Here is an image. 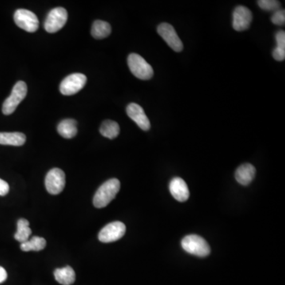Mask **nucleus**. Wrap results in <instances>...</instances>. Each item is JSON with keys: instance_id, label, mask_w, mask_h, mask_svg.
I'll return each mask as SVG.
<instances>
[{"instance_id": "18", "label": "nucleus", "mask_w": 285, "mask_h": 285, "mask_svg": "<svg viewBox=\"0 0 285 285\" xmlns=\"http://www.w3.org/2000/svg\"><path fill=\"white\" fill-rule=\"evenodd\" d=\"M111 25L106 21L97 20L92 25V34L95 39H103L110 35Z\"/></svg>"}, {"instance_id": "8", "label": "nucleus", "mask_w": 285, "mask_h": 285, "mask_svg": "<svg viewBox=\"0 0 285 285\" xmlns=\"http://www.w3.org/2000/svg\"><path fill=\"white\" fill-rule=\"evenodd\" d=\"M65 174L62 170L53 168L50 170L45 177V187L48 192L53 195H57L64 190L66 184Z\"/></svg>"}, {"instance_id": "7", "label": "nucleus", "mask_w": 285, "mask_h": 285, "mask_svg": "<svg viewBox=\"0 0 285 285\" xmlns=\"http://www.w3.org/2000/svg\"><path fill=\"white\" fill-rule=\"evenodd\" d=\"M14 20L18 27L29 33H33L38 29V18L37 15L30 10L18 9L14 13Z\"/></svg>"}, {"instance_id": "1", "label": "nucleus", "mask_w": 285, "mask_h": 285, "mask_svg": "<svg viewBox=\"0 0 285 285\" xmlns=\"http://www.w3.org/2000/svg\"><path fill=\"white\" fill-rule=\"evenodd\" d=\"M120 188V181L116 179H109L99 187L94 196L95 207L102 208L106 207L116 197Z\"/></svg>"}, {"instance_id": "22", "label": "nucleus", "mask_w": 285, "mask_h": 285, "mask_svg": "<svg viewBox=\"0 0 285 285\" xmlns=\"http://www.w3.org/2000/svg\"><path fill=\"white\" fill-rule=\"evenodd\" d=\"M258 4L262 10L267 11L275 12L280 10L281 7V2L276 0H259L258 1Z\"/></svg>"}, {"instance_id": "19", "label": "nucleus", "mask_w": 285, "mask_h": 285, "mask_svg": "<svg viewBox=\"0 0 285 285\" xmlns=\"http://www.w3.org/2000/svg\"><path fill=\"white\" fill-rule=\"evenodd\" d=\"M100 133L104 137L113 140L118 136L120 133V126L119 124L113 120H106L103 121L100 128Z\"/></svg>"}, {"instance_id": "26", "label": "nucleus", "mask_w": 285, "mask_h": 285, "mask_svg": "<svg viewBox=\"0 0 285 285\" xmlns=\"http://www.w3.org/2000/svg\"><path fill=\"white\" fill-rule=\"evenodd\" d=\"M6 278H7V274H6V270H5L4 268L0 266V284L5 282Z\"/></svg>"}, {"instance_id": "9", "label": "nucleus", "mask_w": 285, "mask_h": 285, "mask_svg": "<svg viewBox=\"0 0 285 285\" xmlns=\"http://www.w3.org/2000/svg\"><path fill=\"white\" fill-rule=\"evenodd\" d=\"M125 231L126 227L122 222H113L101 229L98 234V239L101 243H113L121 239Z\"/></svg>"}, {"instance_id": "14", "label": "nucleus", "mask_w": 285, "mask_h": 285, "mask_svg": "<svg viewBox=\"0 0 285 285\" xmlns=\"http://www.w3.org/2000/svg\"><path fill=\"white\" fill-rule=\"evenodd\" d=\"M256 175L255 167L250 163H244L237 168L235 179L242 186H248L252 183Z\"/></svg>"}, {"instance_id": "17", "label": "nucleus", "mask_w": 285, "mask_h": 285, "mask_svg": "<svg viewBox=\"0 0 285 285\" xmlns=\"http://www.w3.org/2000/svg\"><path fill=\"white\" fill-rule=\"evenodd\" d=\"M58 133L65 139H72L77 134V121L74 119H65L57 126Z\"/></svg>"}, {"instance_id": "15", "label": "nucleus", "mask_w": 285, "mask_h": 285, "mask_svg": "<svg viewBox=\"0 0 285 285\" xmlns=\"http://www.w3.org/2000/svg\"><path fill=\"white\" fill-rule=\"evenodd\" d=\"M54 276L56 281L62 285H71L76 281V273L71 266L57 269Z\"/></svg>"}, {"instance_id": "20", "label": "nucleus", "mask_w": 285, "mask_h": 285, "mask_svg": "<svg viewBox=\"0 0 285 285\" xmlns=\"http://www.w3.org/2000/svg\"><path fill=\"white\" fill-rule=\"evenodd\" d=\"M29 222L27 219H20L17 223V232L14 235L16 240L19 243H25L29 240V236L32 234V230L29 228Z\"/></svg>"}, {"instance_id": "2", "label": "nucleus", "mask_w": 285, "mask_h": 285, "mask_svg": "<svg viewBox=\"0 0 285 285\" xmlns=\"http://www.w3.org/2000/svg\"><path fill=\"white\" fill-rule=\"evenodd\" d=\"M182 247L186 252L204 258L209 255L211 248L205 239L196 235H190L182 240Z\"/></svg>"}, {"instance_id": "13", "label": "nucleus", "mask_w": 285, "mask_h": 285, "mask_svg": "<svg viewBox=\"0 0 285 285\" xmlns=\"http://www.w3.org/2000/svg\"><path fill=\"white\" fill-rule=\"evenodd\" d=\"M170 192L173 197L179 202H185L190 197L188 186L183 179L177 177L171 181L169 186Z\"/></svg>"}, {"instance_id": "11", "label": "nucleus", "mask_w": 285, "mask_h": 285, "mask_svg": "<svg viewBox=\"0 0 285 285\" xmlns=\"http://www.w3.org/2000/svg\"><path fill=\"white\" fill-rule=\"evenodd\" d=\"M252 13L248 8L239 6L233 12V28L236 31H244L250 27L252 21Z\"/></svg>"}, {"instance_id": "12", "label": "nucleus", "mask_w": 285, "mask_h": 285, "mask_svg": "<svg viewBox=\"0 0 285 285\" xmlns=\"http://www.w3.org/2000/svg\"><path fill=\"white\" fill-rule=\"evenodd\" d=\"M127 114L141 128L142 130L148 131L151 128L149 119L146 115L144 109L136 103H130L127 106Z\"/></svg>"}, {"instance_id": "21", "label": "nucleus", "mask_w": 285, "mask_h": 285, "mask_svg": "<svg viewBox=\"0 0 285 285\" xmlns=\"http://www.w3.org/2000/svg\"><path fill=\"white\" fill-rule=\"evenodd\" d=\"M46 247V240L42 237L33 236L25 243H21V250L25 252L28 251H40Z\"/></svg>"}, {"instance_id": "5", "label": "nucleus", "mask_w": 285, "mask_h": 285, "mask_svg": "<svg viewBox=\"0 0 285 285\" xmlns=\"http://www.w3.org/2000/svg\"><path fill=\"white\" fill-rule=\"evenodd\" d=\"M68 21V12L63 7L54 8L49 12L45 21V29L48 33H57L64 27Z\"/></svg>"}, {"instance_id": "24", "label": "nucleus", "mask_w": 285, "mask_h": 285, "mask_svg": "<svg viewBox=\"0 0 285 285\" xmlns=\"http://www.w3.org/2000/svg\"><path fill=\"white\" fill-rule=\"evenodd\" d=\"M276 41H277L276 49L285 51V32L284 30H281L277 33Z\"/></svg>"}, {"instance_id": "3", "label": "nucleus", "mask_w": 285, "mask_h": 285, "mask_svg": "<svg viewBox=\"0 0 285 285\" xmlns=\"http://www.w3.org/2000/svg\"><path fill=\"white\" fill-rule=\"evenodd\" d=\"M128 65L132 74L140 80H148L153 77V68L139 54L132 53L129 55Z\"/></svg>"}, {"instance_id": "6", "label": "nucleus", "mask_w": 285, "mask_h": 285, "mask_svg": "<svg viewBox=\"0 0 285 285\" xmlns=\"http://www.w3.org/2000/svg\"><path fill=\"white\" fill-rule=\"evenodd\" d=\"M87 80V76L81 73H75L67 76L60 84V92L67 96L76 95L84 88Z\"/></svg>"}, {"instance_id": "23", "label": "nucleus", "mask_w": 285, "mask_h": 285, "mask_svg": "<svg viewBox=\"0 0 285 285\" xmlns=\"http://www.w3.org/2000/svg\"><path fill=\"white\" fill-rule=\"evenodd\" d=\"M271 21L274 25H285V10H278L274 12L272 16Z\"/></svg>"}, {"instance_id": "4", "label": "nucleus", "mask_w": 285, "mask_h": 285, "mask_svg": "<svg viewBox=\"0 0 285 285\" xmlns=\"http://www.w3.org/2000/svg\"><path fill=\"white\" fill-rule=\"evenodd\" d=\"M27 95V85L25 82L18 81L12 89L11 94L5 100L2 105V113L5 115H10L14 113L17 107L23 101Z\"/></svg>"}, {"instance_id": "16", "label": "nucleus", "mask_w": 285, "mask_h": 285, "mask_svg": "<svg viewBox=\"0 0 285 285\" xmlns=\"http://www.w3.org/2000/svg\"><path fill=\"white\" fill-rule=\"evenodd\" d=\"M26 137L21 132H0V144L2 145L22 146Z\"/></svg>"}, {"instance_id": "25", "label": "nucleus", "mask_w": 285, "mask_h": 285, "mask_svg": "<svg viewBox=\"0 0 285 285\" xmlns=\"http://www.w3.org/2000/svg\"><path fill=\"white\" fill-rule=\"evenodd\" d=\"M10 191V187L6 182L0 179V196H6Z\"/></svg>"}, {"instance_id": "10", "label": "nucleus", "mask_w": 285, "mask_h": 285, "mask_svg": "<svg viewBox=\"0 0 285 285\" xmlns=\"http://www.w3.org/2000/svg\"><path fill=\"white\" fill-rule=\"evenodd\" d=\"M158 33L167 42L173 50L177 53L183 50V44L179 38L175 28L171 24L161 23L158 26Z\"/></svg>"}]
</instances>
